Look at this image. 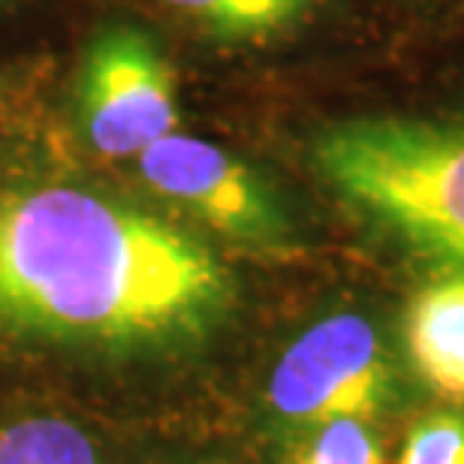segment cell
Listing matches in <instances>:
<instances>
[{
  "label": "cell",
  "instance_id": "obj_10",
  "mask_svg": "<svg viewBox=\"0 0 464 464\" xmlns=\"http://www.w3.org/2000/svg\"><path fill=\"white\" fill-rule=\"evenodd\" d=\"M398 464H464V413L440 411L416 422Z\"/></svg>",
  "mask_w": 464,
  "mask_h": 464
},
{
  "label": "cell",
  "instance_id": "obj_3",
  "mask_svg": "<svg viewBox=\"0 0 464 464\" xmlns=\"http://www.w3.org/2000/svg\"><path fill=\"white\" fill-rule=\"evenodd\" d=\"M266 401L286 431L347 416L371 422L401 401V374L377 323L359 311H338L281 353Z\"/></svg>",
  "mask_w": 464,
  "mask_h": 464
},
{
  "label": "cell",
  "instance_id": "obj_7",
  "mask_svg": "<svg viewBox=\"0 0 464 464\" xmlns=\"http://www.w3.org/2000/svg\"><path fill=\"white\" fill-rule=\"evenodd\" d=\"M218 40H275L308 22L320 0H163Z\"/></svg>",
  "mask_w": 464,
  "mask_h": 464
},
{
  "label": "cell",
  "instance_id": "obj_9",
  "mask_svg": "<svg viewBox=\"0 0 464 464\" xmlns=\"http://www.w3.org/2000/svg\"><path fill=\"white\" fill-rule=\"evenodd\" d=\"M281 464H386V456L374 425L347 416L290 431Z\"/></svg>",
  "mask_w": 464,
  "mask_h": 464
},
{
  "label": "cell",
  "instance_id": "obj_5",
  "mask_svg": "<svg viewBox=\"0 0 464 464\" xmlns=\"http://www.w3.org/2000/svg\"><path fill=\"white\" fill-rule=\"evenodd\" d=\"M79 121L103 157H139L179 130V85L151 34L112 24L91 40L79 70Z\"/></svg>",
  "mask_w": 464,
  "mask_h": 464
},
{
  "label": "cell",
  "instance_id": "obj_8",
  "mask_svg": "<svg viewBox=\"0 0 464 464\" xmlns=\"http://www.w3.org/2000/svg\"><path fill=\"white\" fill-rule=\"evenodd\" d=\"M0 464H103L94 440L58 416H31L0 431Z\"/></svg>",
  "mask_w": 464,
  "mask_h": 464
},
{
  "label": "cell",
  "instance_id": "obj_11",
  "mask_svg": "<svg viewBox=\"0 0 464 464\" xmlns=\"http://www.w3.org/2000/svg\"><path fill=\"white\" fill-rule=\"evenodd\" d=\"M0 4H4V0H0Z\"/></svg>",
  "mask_w": 464,
  "mask_h": 464
},
{
  "label": "cell",
  "instance_id": "obj_4",
  "mask_svg": "<svg viewBox=\"0 0 464 464\" xmlns=\"http://www.w3.org/2000/svg\"><path fill=\"white\" fill-rule=\"evenodd\" d=\"M136 169L166 202L236 245L266 254L295 245L281 190L224 145L175 130L136 157Z\"/></svg>",
  "mask_w": 464,
  "mask_h": 464
},
{
  "label": "cell",
  "instance_id": "obj_6",
  "mask_svg": "<svg viewBox=\"0 0 464 464\" xmlns=\"http://www.w3.org/2000/svg\"><path fill=\"white\" fill-rule=\"evenodd\" d=\"M404 347L416 374L464 407V272H438L404 314Z\"/></svg>",
  "mask_w": 464,
  "mask_h": 464
},
{
  "label": "cell",
  "instance_id": "obj_2",
  "mask_svg": "<svg viewBox=\"0 0 464 464\" xmlns=\"http://www.w3.org/2000/svg\"><path fill=\"white\" fill-rule=\"evenodd\" d=\"M320 181L404 256L464 272V112L356 115L308 145Z\"/></svg>",
  "mask_w": 464,
  "mask_h": 464
},
{
  "label": "cell",
  "instance_id": "obj_1",
  "mask_svg": "<svg viewBox=\"0 0 464 464\" xmlns=\"http://www.w3.org/2000/svg\"><path fill=\"white\" fill-rule=\"evenodd\" d=\"M199 236L72 184L0 190V326L109 353L184 350L236 308Z\"/></svg>",
  "mask_w": 464,
  "mask_h": 464
}]
</instances>
